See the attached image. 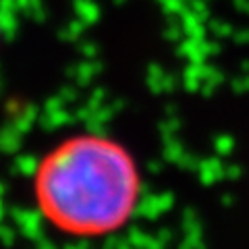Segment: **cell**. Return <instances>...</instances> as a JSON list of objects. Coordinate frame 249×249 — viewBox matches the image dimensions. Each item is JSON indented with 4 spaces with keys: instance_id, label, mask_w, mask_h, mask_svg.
Masks as SVG:
<instances>
[{
    "instance_id": "1",
    "label": "cell",
    "mask_w": 249,
    "mask_h": 249,
    "mask_svg": "<svg viewBox=\"0 0 249 249\" xmlns=\"http://www.w3.org/2000/svg\"><path fill=\"white\" fill-rule=\"evenodd\" d=\"M40 212L71 237H106L135 214L142 193L137 162L116 139L79 133L54 145L34 175Z\"/></svg>"
}]
</instances>
